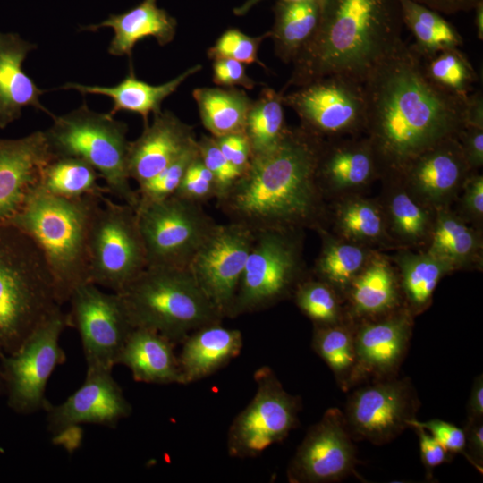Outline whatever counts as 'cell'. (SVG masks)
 <instances>
[{"label": "cell", "mask_w": 483, "mask_h": 483, "mask_svg": "<svg viewBox=\"0 0 483 483\" xmlns=\"http://www.w3.org/2000/svg\"><path fill=\"white\" fill-rule=\"evenodd\" d=\"M350 434L341 411H326L300 445L288 470L290 481L325 483L348 475L356 462Z\"/></svg>", "instance_id": "cell-16"}, {"label": "cell", "mask_w": 483, "mask_h": 483, "mask_svg": "<svg viewBox=\"0 0 483 483\" xmlns=\"http://www.w3.org/2000/svg\"><path fill=\"white\" fill-rule=\"evenodd\" d=\"M379 171L377 157L368 138L334 142L324 141L317 175L335 190L356 188L369 182Z\"/></svg>", "instance_id": "cell-28"}, {"label": "cell", "mask_w": 483, "mask_h": 483, "mask_svg": "<svg viewBox=\"0 0 483 483\" xmlns=\"http://www.w3.org/2000/svg\"><path fill=\"white\" fill-rule=\"evenodd\" d=\"M470 171L456 138L445 140L408 163L398 175L432 204L444 203Z\"/></svg>", "instance_id": "cell-21"}, {"label": "cell", "mask_w": 483, "mask_h": 483, "mask_svg": "<svg viewBox=\"0 0 483 483\" xmlns=\"http://www.w3.org/2000/svg\"><path fill=\"white\" fill-rule=\"evenodd\" d=\"M402 286L413 307L421 309L431 300L439 280L454 267L429 253L406 252L398 257Z\"/></svg>", "instance_id": "cell-35"}, {"label": "cell", "mask_w": 483, "mask_h": 483, "mask_svg": "<svg viewBox=\"0 0 483 483\" xmlns=\"http://www.w3.org/2000/svg\"><path fill=\"white\" fill-rule=\"evenodd\" d=\"M439 13L453 14L470 12L483 0H413Z\"/></svg>", "instance_id": "cell-53"}, {"label": "cell", "mask_w": 483, "mask_h": 483, "mask_svg": "<svg viewBox=\"0 0 483 483\" xmlns=\"http://www.w3.org/2000/svg\"><path fill=\"white\" fill-rule=\"evenodd\" d=\"M3 354H4V352H3V349H2L1 346H0V357H1Z\"/></svg>", "instance_id": "cell-60"}, {"label": "cell", "mask_w": 483, "mask_h": 483, "mask_svg": "<svg viewBox=\"0 0 483 483\" xmlns=\"http://www.w3.org/2000/svg\"><path fill=\"white\" fill-rule=\"evenodd\" d=\"M268 37H270V32L258 37H250L238 29H229L208 50V56L211 60L230 58L244 64L256 63L265 67V64L258 59V53L261 43Z\"/></svg>", "instance_id": "cell-43"}, {"label": "cell", "mask_w": 483, "mask_h": 483, "mask_svg": "<svg viewBox=\"0 0 483 483\" xmlns=\"http://www.w3.org/2000/svg\"><path fill=\"white\" fill-rule=\"evenodd\" d=\"M2 390H4V386H3V382L0 377V393L2 392Z\"/></svg>", "instance_id": "cell-59"}, {"label": "cell", "mask_w": 483, "mask_h": 483, "mask_svg": "<svg viewBox=\"0 0 483 483\" xmlns=\"http://www.w3.org/2000/svg\"><path fill=\"white\" fill-rule=\"evenodd\" d=\"M58 303L50 273L35 242L13 225H0V346L18 350Z\"/></svg>", "instance_id": "cell-5"}, {"label": "cell", "mask_w": 483, "mask_h": 483, "mask_svg": "<svg viewBox=\"0 0 483 483\" xmlns=\"http://www.w3.org/2000/svg\"><path fill=\"white\" fill-rule=\"evenodd\" d=\"M475 12V28L477 38L483 40V1L479 2L473 9Z\"/></svg>", "instance_id": "cell-57"}, {"label": "cell", "mask_w": 483, "mask_h": 483, "mask_svg": "<svg viewBox=\"0 0 483 483\" xmlns=\"http://www.w3.org/2000/svg\"><path fill=\"white\" fill-rule=\"evenodd\" d=\"M262 0H247L242 5L233 10L234 14L238 16L247 13L254 5L258 4ZM284 2H300V1H313V0H280Z\"/></svg>", "instance_id": "cell-58"}, {"label": "cell", "mask_w": 483, "mask_h": 483, "mask_svg": "<svg viewBox=\"0 0 483 483\" xmlns=\"http://www.w3.org/2000/svg\"><path fill=\"white\" fill-rule=\"evenodd\" d=\"M320 1L277 2L275 24L269 32L275 54L284 63L292 64L314 35Z\"/></svg>", "instance_id": "cell-29"}, {"label": "cell", "mask_w": 483, "mask_h": 483, "mask_svg": "<svg viewBox=\"0 0 483 483\" xmlns=\"http://www.w3.org/2000/svg\"><path fill=\"white\" fill-rule=\"evenodd\" d=\"M68 325V316L59 307L36 326L17 351L0 357L7 405L14 412L28 415L45 410L47 381L66 359L59 341Z\"/></svg>", "instance_id": "cell-9"}, {"label": "cell", "mask_w": 483, "mask_h": 483, "mask_svg": "<svg viewBox=\"0 0 483 483\" xmlns=\"http://www.w3.org/2000/svg\"><path fill=\"white\" fill-rule=\"evenodd\" d=\"M293 231L255 233L228 317L262 310L282 299L300 271L299 247Z\"/></svg>", "instance_id": "cell-12"}, {"label": "cell", "mask_w": 483, "mask_h": 483, "mask_svg": "<svg viewBox=\"0 0 483 483\" xmlns=\"http://www.w3.org/2000/svg\"><path fill=\"white\" fill-rule=\"evenodd\" d=\"M45 411L48 431L60 436L81 424L114 428L132 409L111 370L87 369L83 384L62 403L47 402Z\"/></svg>", "instance_id": "cell-18"}, {"label": "cell", "mask_w": 483, "mask_h": 483, "mask_svg": "<svg viewBox=\"0 0 483 483\" xmlns=\"http://www.w3.org/2000/svg\"><path fill=\"white\" fill-rule=\"evenodd\" d=\"M321 139L301 126L289 128L271 149L253 156L249 168L216 199L230 221L252 232L294 231L319 209L317 170Z\"/></svg>", "instance_id": "cell-2"}, {"label": "cell", "mask_w": 483, "mask_h": 483, "mask_svg": "<svg viewBox=\"0 0 483 483\" xmlns=\"http://www.w3.org/2000/svg\"><path fill=\"white\" fill-rule=\"evenodd\" d=\"M68 301L71 303L67 315L69 325L80 334L87 369L112 371L134 328L119 296L86 283L73 291Z\"/></svg>", "instance_id": "cell-14"}, {"label": "cell", "mask_w": 483, "mask_h": 483, "mask_svg": "<svg viewBox=\"0 0 483 483\" xmlns=\"http://www.w3.org/2000/svg\"><path fill=\"white\" fill-rule=\"evenodd\" d=\"M106 27L114 30L108 53L131 58L135 45L147 37L154 38L162 47L169 44L175 36L177 22L157 7V0H143L123 13L112 14L101 23L80 27V30L96 31Z\"/></svg>", "instance_id": "cell-24"}, {"label": "cell", "mask_w": 483, "mask_h": 483, "mask_svg": "<svg viewBox=\"0 0 483 483\" xmlns=\"http://www.w3.org/2000/svg\"><path fill=\"white\" fill-rule=\"evenodd\" d=\"M411 334L405 315L363 326L354 335L353 374H386L401 361Z\"/></svg>", "instance_id": "cell-26"}, {"label": "cell", "mask_w": 483, "mask_h": 483, "mask_svg": "<svg viewBox=\"0 0 483 483\" xmlns=\"http://www.w3.org/2000/svg\"><path fill=\"white\" fill-rule=\"evenodd\" d=\"M300 309L317 326L338 324L340 307L333 287L324 281L301 284L295 294Z\"/></svg>", "instance_id": "cell-40"}, {"label": "cell", "mask_w": 483, "mask_h": 483, "mask_svg": "<svg viewBox=\"0 0 483 483\" xmlns=\"http://www.w3.org/2000/svg\"><path fill=\"white\" fill-rule=\"evenodd\" d=\"M117 365L127 367L134 380L149 384H182L174 343L148 328L134 327L119 355Z\"/></svg>", "instance_id": "cell-25"}, {"label": "cell", "mask_w": 483, "mask_h": 483, "mask_svg": "<svg viewBox=\"0 0 483 483\" xmlns=\"http://www.w3.org/2000/svg\"><path fill=\"white\" fill-rule=\"evenodd\" d=\"M464 125L483 128V93L481 89L470 93L465 99Z\"/></svg>", "instance_id": "cell-55"}, {"label": "cell", "mask_w": 483, "mask_h": 483, "mask_svg": "<svg viewBox=\"0 0 483 483\" xmlns=\"http://www.w3.org/2000/svg\"><path fill=\"white\" fill-rule=\"evenodd\" d=\"M365 251L351 243L328 242L317 263V271L322 281L332 287L345 288L363 269Z\"/></svg>", "instance_id": "cell-38"}, {"label": "cell", "mask_w": 483, "mask_h": 483, "mask_svg": "<svg viewBox=\"0 0 483 483\" xmlns=\"http://www.w3.org/2000/svg\"><path fill=\"white\" fill-rule=\"evenodd\" d=\"M213 81L224 88L242 87L252 89L257 82L246 72L244 64L230 59L216 58L212 60Z\"/></svg>", "instance_id": "cell-49"}, {"label": "cell", "mask_w": 483, "mask_h": 483, "mask_svg": "<svg viewBox=\"0 0 483 483\" xmlns=\"http://www.w3.org/2000/svg\"><path fill=\"white\" fill-rule=\"evenodd\" d=\"M399 2L402 23L414 38V43L411 46L422 59L463 44L460 32L439 13L413 0Z\"/></svg>", "instance_id": "cell-31"}, {"label": "cell", "mask_w": 483, "mask_h": 483, "mask_svg": "<svg viewBox=\"0 0 483 483\" xmlns=\"http://www.w3.org/2000/svg\"><path fill=\"white\" fill-rule=\"evenodd\" d=\"M466 436V447L472 460L478 464L482 463L483 458V425L482 419L469 421Z\"/></svg>", "instance_id": "cell-54"}, {"label": "cell", "mask_w": 483, "mask_h": 483, "mask_svg": "<svg viewBox=\"0 0 483 483\" xmlns=\"http://www.w3.org/2000/svg\"><path fill=\"white\" fill-rule=\"evenodd\" d=\"M463 206L473 216L481 218L483 215V177L474 175L465 180Z\"/></svg>", "instance_id": "cell-52"}, {"label": "cell", "mask_w": 483, "mask_h": 483, "mask_svg": "<svg viewBox=\"0 0 483 483\" xmlns=\"http://www.w3.org/2000/svg\"><path fill=\"white\" fill-rule=\"evenodd\" d=\"M415 400L407 380H387L363 387L348 402L345 423L349 432L374 444H383L408 427Z\"/></svg>", "instance_id": "cell-17"}, {"label": "cell", "mask_w": 483, "mask_h": 483, "mask_svg": "<svg viewBox=\"0 0 483 483\" xmlns=\"http://www.w3.org/2000/svg\"><path fill=\"white\" fill-rule=\"evenodd\" d=\"M153 116L152 123L145 125L140 136L129 143L128 174L138 186L159 174L197 141L192 126L172 112L160 111Z\"/></svg>", "instance_id": "cell-20"}, {"label": "cell", "mask_w": 483, "mask_h": 483, "mask_svg": "<svg viewBox=\"0 0 483 483\" xmlns=\"http://www.w3.org/2000/svg\"><path fill=\"white\" fill-rule=\"evenodd\" d=\"M147 267L134 207L105 197L89 235V283L119 292Z\"/></svg>", "instance_id": "cell-8"}, {"label": "cell", "mask_w": 483, "mask_h": 483, "mask_svg": "<svg viewBox=\"0 0 483 483\" xmlns=\"http://www.w3.org/2000/svg\"><path fill=\"white\" fill-rule=\"evenodd\" d=\"M37 48L17 33L0 32V128L19 119L22 108L34 107L54 116L39 101L46 90L39 89L25 73L22 64Z\"/></svg>", "instance_id": "cell-22"}, {"label": "cell", "mask_w": 483, "mask_h": 483, "mask_svg": "<svg viewBox=\"0 0 483 483\" xmlns=\"http://www.w3.org/2000/svg\"><path fill=\"white\" fill-rule=\"evenodd\" d=\"M478 248L476 234L462 220L446 212L438 216L428 253L455 267L471 258Z\"/></svg>", "instance_id": "cell-37"}, {"label": "cell", "mask_w": 483, "mask_h": 483, "mask_svg": "<svg viewBox=\"0 0 483 483\" xmlns=\"http://www.w3.org/2000/svg\"><path fill=\"white\" fill-rule=\"evenodd\" d=\"M470 170L483 165V128L463 125L456 137Z\"/></svg>", "instance_id": "cell-50"}, {"label": "cell", "mask_w": 483, "mask_h": 483, "mask_svg": "<svg viewBox=\"0 0 483 483\" xmlns=\"http://www.w3.org/2000/svg\"><path fill=\"white\" fill-rule=\"evenodd\" d=\"M427 78L443 91L461 98L472 92L478 74L459 47L448 48L422 59Z\"/></svg>", "instance_id": "cell-36"}, {"label": "cell", "mask_w": 483, "mask_h": 483, "mask_svg": "<svg viewBox=\"0 0 483 483\" xmlns=\"http://www.w3.org/2000/svg\"><path fill=\"white\" fill-rule=\"evenodd\" d=\"M178 357L182 384L200 380L237 357L242 348V335L218 323L201 326L183 339Z\"/></svg>", "instance_id": "cell-23"}, {"label": "cell", "mask_w": 483, "mask_h": 483, "mask_svg": "<svg viewBox=\"0 0 483 483\" xmlns=\"http://www.w3.org/2000/svg\"><path fill=\"white\" fill-rule=\"evenodd\" d=\"M408 426L419 427L428 431L447 452L462 453L466 447L465 432L448 422L439 419L422 422L412 418L409 420Z\"/></svg>", "instance_id": "cell-47"}, {"label": "cell", "mask_w": 483, "mask_h": 483, "mask_svg": "<svg viewBox=\"0 0 483 483\" xmlns=\"http://www.w3.org/2000/svg\"><path fill=\"white\" fill-rule=\"evenodd\" d=\"M283 106V92L271 88L263 89L258 99L252 102L244 131L252 157L271 149L284 135L288 127Z\"/></svg>", "instance_id": "cell-33"}, {"label": "cell", "mask_w": 483, "mask_h": 483, "mask_svg": "<svg viewBox=\"0 0 483 483\" xmlns=\"http://www.w3.org/2000/svg\"><path fill=\"white\" fill-rule=\"evenodd\" d=\"M115 293L133 327L154 330L174 343L223 318L189 268L147 267Z\"/></svg>", "instance_id": "cell-6"}, {"label": "cell", "mask_w": 483, "mask_h": 483, "mask_svg": "<svg viewBox=\"0 0 483 483\" xmlns=\"http://www.w3.org/2000/svg\"><path fill=\"white\" fill-rule=\"evenodd\" d=\"M52 157L45 131L0 139V225H11L38 191L42 170Z\"/></svg>", "instance_id": "cell-19"}, {"label": "cell", "mask_w": 483, "mask_h": 483, "mask_svg": "<svg viewBox=\"0 0 483 483\" xmlns=\"http://www.w3.org/2000/svg\"><path fill=\"white\" fill-rule=\"evenodd\" d=\"M402 27L399 0H321L317 30L285 88L335 74L363 82L403 42Z\"/></svg>", "instance_id": "cell-3"}, {"label": "cell", "mask_w": 483, "mask_h": 483, "mask_svg": "<svg viewBox=\"0 0 483 483\" xmlns=\"http://www.w3.org/2000/svg\"><path fill=\"white\" fill-rule=\"evenodd\" d=\"M389 212L394 231L407 241L421 239L428 228V216L422 208L407 193L392 196Z\"/></svg>", "instance_id": "cell-44"}, {"label": "cell", "mask_w": 483, "mask_h": 483, "mask_svg": "<svg viewBox=\"0 0 483 483\" xmlns=\"http://www.w3.org/2000/svg\"><path fill=\"white\" fill-rule=\"evenodd\" d=\"M397 297L393 273L386 263L376 260L352 282V302L358 314H376L392 308Z\"/></svg>", "instance_id": "cell-34"}, {"label": "cell", "mask_w": 483, "mask_h": 483, "mask_svg": "<svg viewBox=\"0 0 483 483\" xmlns=\"http://www.w3.org/2000/svg\"><path fill=\"white\" fill-rule=\"evenodd\" d=\"M469 420L482 419L483 417V380L482 376L476 378L468 402Z\"/></svg>", "instance_id": "cell-56"}, {"label": "cell", "mask_w": 483, "mask_h": 483, "mask_svg": "<svg viewBox=\"0 0 483 483\" xmlns=\"http://www.w3.org/2000/svg\"><path fill=\"white\" fill-rule=\"evenodd\" d=\"M312 345L337 377L352 372L355 348L351 330L339 324L317 326Z\"/></svg>", "instance_id": "cell-39"}, {"label": "cell", "mask_w": 483, "mask_h": 483, "mask_svg": "<svg viewBox=\"0 0 483 483\" xmlns=\"http://www.w3.org/2000/svg\"><path fill=\"white\" fill-rule=\"evenodd\" d=\"M254 240L255 233L242 224H217L189 265L223 318L229 316Z\"/></svg>", "instance_id": "cell-15"}, {"label": "cell", "mask_w": 483, "mask_h": 483, "mask_svg": "<svg viewBox=\"0 0 483 483\" xmlns=\"http://www.w3.org/2000/svg\"><path fill=\"white\" fill-rule=\"evenodd\" d=\"M197 141L179 157L168 165L159 174L136 190L138 203L136 208L154 202L164 200L173 196L177 191L184 174L198 155Z\"/></svg>", "instance_id": "cell-41"}, {"label": "cell", "mask_w": 483, "mask_h": 483, "mask_svg": "<svg viewBox=\"0 0 483 483\" xmlns=\"http://www.w3.org/2000/svg\"><path fill=\"white\" fill-rule=\"evenodd\" d=\"M340 229L350 238L370 240L383 233V219L379 210L370 202L355 199L345 203L339 210Z\"/></svg>", "instance_id": "cell-42"}, {"label": "cell", "mask_w": 483, "mask_h": 483, "mask_svg": "<svg viewBox=\"0 0 483 483\" xmlns=\"http://www.w3.org/2000/svg\"><path fill=\"white\" fill-rule=\"evenodd\" d=\"M283 92V104L292 108L301 126L324 138L365 132L367 100L363 82L346 75H328Z\"/></svg>", "instance_id": "cell-11"}, {"label": "cell", "mask_w": 483, "mask_h": 483, "mask_svg": "<svg viewBox=\"0 0 483 483\" xmlns=\"http://www.w3.org/2000/svg\"><path fill=\"white\" fill-rule=\"evenodd\" d=\"M105 197L72 199L38 191L11 224L39 249L61 306L89 283L90 229Z\"/></svg>", "instance_id": "cell-4"}, {"label": "cell", "mask_w": 483, "mask_h": 483, "mask_svg": "<svg viewBox=\"0 0 483 483\" xmlns=\"http://www.w3.org/2000/svg\"><path fill=\"white\" fill-rule=\"evenodd\" d=\"M192 96L202 124L213 137L245 131L248 113L253 100L236 88H197Z\"/></svg>", "instance_id": "cell-30"}, {"label": "cell", "mask_w": 483, "mask_h": 483, "mask_svg": "<svg viewBox=\"0 0 483 483\" xmlns=\"http://www.w3.org/2000/svg\"><path fill=\"white\" fill-rule=\"evenodd\" d=\"M256 393L236 416L227 434L234 458H253L285 438L297 423L299 401L287 393L268 367L254 374Z\"/></svg>", "instance_id": "cell-13"}, {"label": "cell", "mask_w": 483, "mask_h": 483, "mask_svg": "<svg viewBox=\"0 0 483 483\" xmlns=\"http://www.w3.org/2000/svg\"><path fill=\"white\" fill-rule=\"evenodd\" d=\"M174 195L198 204L217 198L216 179L202 162L199 153L188 166Z\"/></svg>", "instance_id": "cell-45"}, {"label": "cell", "mask_w": 483, "mask_h": 483, "mask_svg": "<svg viewBox=\"0 0 483 483\" xmlns=\"http://www.w3.org/2000/svg\"><path fill=\"white\" fill-rule=\"evenodd\" d=\"M147 267L189 268L217 223L201 204L174 195L136 208Z\"/></svg>", "instance_id": "cell-10"}, {"label": "cell", "mask_w": 483, "mask_h": 483, "mask_svg": "<svg viewBox=\"0 0 483 483\" xmlns=\"http://www.w3.org/2000/svg\"><path fill=\"white\" fill-rule=\"evenodd\" d=\"M413 428L418 432L421 460L426 468L431 470L446 462L448 452L424 428Z\"/></svg>", "instance_id": "cell-51"}, {"label": "cell", "mask_w": 483, "mask_h": 483, "mask_svg": "<svg viewBox=\"0 0 483 483\" xmlns=\"http://www.w3.org/2000/svg\"><path fill=\"white\" fill-rule=\"evenodd\" d=\"M365 132L379 171L398 175L413 158L464 125L465 99L448 94L425 75L422 58L402 42L363 80Z\"/></svg>", "instance_id": "cell-1"}, {"label": "cell", "mask_w": 483, "mask_h": 483, "mask_svg": "<svg viewBox=\"0 0 483 483\" xmlns=\"http://www.w3.org/2000/svg\"><path fill=\"white\" fill-rule=\"evenodd\" d=\"M197 146L202 162L216 179L217 199L232 187L241 174L227 161L212 136H201L197 140Z\"/></svg>", "instance_id": "cell-46"}, {"label": "cell", "mask_w": 483, "mask_h": 483, "mask_svg": "<svg viewBox=\"0 0 483 483\" xmlns=\"http://www.w3.org/2000/svg\"><path fill=\"white\" fill-rule=\"evenodd\" d=\"M52 118L53 124L45 134L53 157L86 161L99 174L109 194L136 209L138 196L127 169V124L109 113L92 111L85 103Z\"/></svg>", "instance_id": "cell-7"}, {"label": "cell", "mask_w": 483, "mask_h": 483, "mask_svg": "<svg viewBox=\"0 0 483 483\" xmlns=\"http://www.w3.org/2000/svg\"><path fill=\"white\" fill-rule=\"evenodd\" d=\"M100 179L97 170L79 157H52L42 170L38 191L72 199L105 197L108 190Z\"/></svg>", "instance_id": "cell-32"}, {"label": "cell", "mask_w": 483, "mask_h": 483, "mask_svg": "<svg viewBox=\"0 0 483 483\" xmlns=\"http://www.w3.org/2000/svg\"><path fill=\"white\" fill-rule=\"evenodd\" d=\"M213 138L227 161L242 175L249 168L252 158L246 134L241 132Z\"/></svg>", "instance_id": "cell-48"}, {"label": "cell", "mask_w": 483, "mask_h": 483, "mask_svg": "<svg viewBox=\"0 0 483 483\" xmlns=\"http://www.w3.org/2000/svg\"><path fill=\"white\" fill-rule=\"evenodd\" d=\"M201 68V64L193 65L164 84L151 85L137 79L134 70L131 66L127 76L114 86L106 87L67 82L60 89H74L83 95L106 96L113 101L110 114L114 116L121 111L137 114L142 117L145 126L148 124L150 114L159 113L163 101L176 91L186 79L197 73Z\"/></svg>", "instance_id": "cell-27"}]
</instances>
